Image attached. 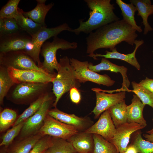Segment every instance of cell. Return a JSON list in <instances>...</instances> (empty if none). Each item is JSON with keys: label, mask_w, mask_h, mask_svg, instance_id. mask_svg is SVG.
Masks as SVG:
<instances>
[{"label": "cell", "mask_w": 153, "mask_h": 153, "mask_svg": "<svg viewBox=\"0 0 153 153\" xmlns=\"http://www.w3.org/2000/svg\"><path fill=\"white\" fill-rule=\"evenodd\" d=\"M136 31L123 20L103 26L89 33L86 38V52L90 55L97 50L109 48L111 51L123 41L133 45L138 36Z\"/></svg>", "instance_id": "6da1fadb"}, {"label": "cell", "mask_w": 153, "mask_h": 153, "mask_svg": "<svg viewBox=\"0 0 153 153\" xmlns=\"http://www.w3.org/2000/svg\"><path fill=\"white\" fill-rule=\"evenodd\" d=\"M89 9V18L86 21L79 20V26L69 31L78 35L81 32L90 33L94 30L120 20L114 12V4L110 0H85Z\"/></svg>", "instance_id": "7a4b0ae2"}, {"label": "cell", "mask_w": 153, "mask_h": 153, "mask_svg": "<svg viewBox=\"0 0 153 153\" xmlns=\"http://www.w3.org/2000/svg\"><path fill=\"white\" fill-rule=\"evenodd\" d=\"M57 73L52 82V90L55 97L53 106L56 107L59 100L64 94L72 88H79L80 83L77 79L75 70L67 56L60 59Z\"/></svg>", "instance_id": "3957f363"}, {"label": "cell", "mask_w": 153, "mask_h": 153, "mask_svg": "<svg viewBox=\"0 0 153 153\" xmlns=\"http://www.w3.org/2000/svg\"><path fill=\"white\" fill-rule=\"evenodd\" d=\"M51 83L15 84L6 97L17 104L31 103L43 94L50 91Z\"/></svg>", "instance_id": "277c9868"}, {"label": "cell", "mask_w": 153, "mask_h": 153, "mask_svg": "<svg viewBox=\"0 0 153 153\" xmlns=\"http://www.w3.org/2000/svg\"><path fill=\"white\" fill-rule=\"evenodd\" d=\"M77 47L76 42H70L57 36L54 37L51 42L46 41L42 45L40 52L44 59L41 68L48 73L56 74L55 70H58L59 65L56 57L58 50L75 49Z\"/></svg>", "instance_id": "5b68a950"}, {"label": "cell", "mask_w": 153, "mask_h": 153, "mask_svg": "<svg viewBox=\"0 0 153 153\" xmlns=\"http://www.w3.org/2000/svg\"><path fill=\"white\" fill-rule=\"evenodd\" d=\"M71 29L66 23L55 27L48 28L46 26H44L31 37V48L29 50L24 52L31 57L37 63L38 67L41 68L42 62L39 56L43 44L50 38L57 36L62 31H69Z\"/></svg>", "instance_id": "8992f818"}, {"label": "cell", "mask_w": 153, "mask_h": 153, "mask_svg": "<svg viewBox=\"0 0 153 153\" xmlns=\"http://www.w3.org/2000/svg\"><path fill=\"white\" fill-rule=\"evenodd\" d=\"M70 63L73 67L77 79L80 83L89 81L107 86L113 85L115 81L106 74L101 75L90 70L88 61H81L72 58Z\"/></svg>", "instance_id": "52a82bcc"}, {"label": "cell", "mask_w": 153, "mask_h": 153, "mask_svg": "<svg viewBox=\"0 0 153 153\" xmlns=\"http://www.w3.org/2000/svg\"><path fill=\"white\" fill-rule=\"evenodd\" d=\"M0 65L18 70H34L46 72L38 67L31 57L22 51L0 53Z\"/></svg>", "instance_id": "ba28073f"}, {"label": "cell", "mask_w": 153, "mask_h": 153, "mask_svg": "<svg viewBox=\"0 0 153 153\" xmlns=\"http://www.w3.org/2000/svg\"><path fill=\"white\" fill-rule=\"evenodd\" d=\"M79 132L74 127L61 122L48 114L38 132L42 136L47 135L67 140Z\"/></svg>", "instance_id": "9c48e42d"}, {"label": "cell", "mask_w": 153, "mask_h": 153, "mask_svg": "<svg viewBox=\"0 0 153 153\" xmlns=\"http://www.w3.org/2000/svg\"><path fill=\"white\" fill-rule=\"evenodd\" d=\"M32 40L31 36L23 31L0 36V53L29 51L31 48Z\"/></svg>", "instance_id": "30bf717a"}, {"label": "cell", "mask_w": 153, "mask_h": 153, "mask_svg": "<svg viewBox=\"0 0 153 153\" xmlns=\"http://www.w3.org/2000/svg\"><path fill=\"white\" fill-rule=\"evenodd\" d=\"M9 74L15 84L52 83L56 74L34 70H21L8 68Z\"/></svg>", "instance_id": "8fae6325"}, {"label": "cell", "mask_w": 153, "mask_h": 153, "mask_svg": "<svg viewBox=\"0 0 153 153\" xmlns=\"http://www.w3.org/2000/svg\"><path fill=\"white\" fill-rule=\"evenodd\" d=\"M53 95L44 101L39 109L24 122L21 131L22 136L27 137L39 131L54 101Z\"/></svg>", "instance_id": "7c38bea8"}, {"label": "cell", "mask_w": 153, "mask_h": 153, "mask_svg": "<svg viewBox=\"0 0 153 153\" xmlns=\"http://www.w3.org/2000/svg\"><path fill=\"white\" fill-rule=\"evenodd\" d=\"M92 90L95 93L96 103L92 111L95 118H97L106 110L122 100L126 97L125 91L115 94H106L100 90V88H94Z\"/></svg>", "instance_id": "4fadbf2b"}, {"label": "cell", "mask_w": 153, "mask_h": 153, "mask_svg": "<svg viewBox=\"0 0 153 153\" xmlns=\"http://www.w3.org/2000/svg\"><path fill=\"white\" fill-rule=\"evenodd\" d=\"M145 127L135 123H126L116 128L113 137L109 141L116 147L119 153H124L132 134L135 132Z\"/></svg>", "instance_id": "5bb4252c"}, {"label": "cell", "mask_w": 153, "mask_h": 153, "mask_svg": "<svg viewBox=\"0 0 153 153\" xmlns=\"http://www.w3.org/2000/svg\"><path fill=\"white\" fill-rule=\"evenodd\" d=\"M116 131V128L109 109L102 113L97 122L84 131L88 133L100 135L109 141L113 137Z\"/></svg>", "instance_id": "9a60e30c"}, {"label": "cell", "mask_w": 153, "mask_h": 153, "mask_svg": "<svg viewBox=\"0 0 153 153\" xmlns=\"http://www.w3.org/2000/svg\"><path fill=\"white\" fill-rule=\"evenodd\" d=\"M48 114L61 122L74 127L79 132L84 131L91 126L90 125L91 122L87 118L78 117L74 114L67 113L56 107L50 109Z\"/></svg>", "instance_id": "2e32d148"}, {"label": "cell", "mask_w": 153, "mask_h": 153, "mask_svg": "<svg viewBox=\"0 0 153 153\" xmlns=\"http://www.w3.org/2000/svg\"><path fill=\"white\" fill-rule=\"evenodd\" d=\"M89 69L95 72H100L102 71H109L116 73H120L123 78L122 87L120 91H128L130 82L128 79L127 72L128 69L123 66H119L114 64L104 58H102L100 63L94 65L91 63H89Z\"/></svg>", "instance_id": "e0dca14e"}, {"label": "cell", "mask_w": 153, "mask_h": 153, "mask_svg": "<svg viewBox=\"0 0 153 153\" xmlns=\"http://www.w3.org/2000/svg\"><path fill=\"white\" fill-rule=\"evenodd\" d=\"M144 43L143 40H135L134 42L135 48L133 52L130 54H124L118 52L115 48L111 51H106V54H94L88 56L92 57L94 60H97V57H102L107 58L114 59L125 61L135 67L138 70H140L141 66L135 57V54L138 48Z\"/></svg>", "instance_id": "ac0fdd59"}, {"label": "cell", "mask_w": 153, "mask_h": 153, "mask_svg": "<svg viewBox=\"0 0 153 153\" xmlns=\"http://www.w3.org/2000/svg\"><path fill=\"white\" fill-rule=\"evenodd\" d=\"M77 153H93L94 141L93 134L84 131L79 132L67 140Z\"/></svg>", "instance_id": "d6986e66"}, {"label": "cell", "mask_w": 153, "mask_h": 153, "mask_svg": "<svg viewBox=\"0 0 153 153\" xmlns=\"http://www.w3.org/2000/svg\"><path fill=\"white\" fill-rule=\"evenodd\" d=\"M131 102V104L127 106V123H135L146 127L147 124L143 115L145 105L135 94L133 95Z\"/></svg>", "instance_id": "ffe728a7"}, {"label": "cell", "mask_w": 153, "mask_h": 153, "mask_svg": "<svg viewBox=\"0 0 153 153\" xmlns=\"http://www.w3.org/2000/svg\"><path fill=\"white\" fill-rule=\"evenodd\" d=\"M130 3H132L136 7L138 11L137 15L141 17L143 21L142 23L144 25L143 34L146 35L149 31L153 30L148 22L149 16L153 14V5H152L150 0H130Z\"/></svg>", "instance_id": "44dd1931"}, {"label": "cell", "mask_w": 153, "mask_h": 153, "mask_svg": "<svg viewBox=\"0 0 153 153\" xmlns=\"http://www.w3.org/2000/svg\"><path fill=\"white\" fill-rule=\"evenodd\" d=\"M37 4L36 7L32 10L28 12L22 10V13L34 22L46 26L45 23L46 16L49 10L54 5L53 3L47 5L45 4L46 0H37Z\"/></svg>", "instance_id": "7402d4cb"}, {"label": "cell", "mask_w": 153, "mask_h": 153, "mask_svg": "<svg viewBox=\"0 0 153 153\" xmlns=\"http://www.w3.org/2000/svg\"><path fill=\"white\" fill-rule=\"evenodd\" d=\"M54 95L53 92L50 91L42 95L31 103L28 107L18 117L13 126L25 121L35 114L39 109L44 101Z\"/></svg>", "instance_id": "603a6c76"}, {"label": "cell", "mask_w": 153, "mask_h": 153, "mask_svg": "<svg viewBox=\"0 0 153 153\" xmlns=\"http://www.w3.org/2000/svg\"><path fill=\"white\" fill-rule=\"evenodd\" d=\"M116 3L121 10L123 20L136 31L139 33L141 32L142 30L141 26L137 24L135 20L134 15L135 12L137 11L135 7L131 3H127L121 0H116Z\"/></svg>", "instance_id": "cb8c5ba5"}, {"label": "cell", "mask_w": 153, "mask_h": 153, "mask_svg": "<svg viewBox=\"0 0 153 153\" xmlns=\"http://www.w3.org/2000/svg\"><path fill=\"white\" fill-rule=\"evenodd\" d=\"M127 106L125 100L124 99L109 109L116 128L127 123Z\"/></svg>", "instance_id": "d4e9b609"}, {"label": "cell", "mask_w": 153, "mask_h": 153, "mask_svg": "<svg viewBox=\"0 0 153 153\" xmlns=\"http://www.w3.org/2000/svg\"><path fill=\"white\" fill-rule=\"evenodd\" d=\"M22 10L19 8V13L15 19L21 30L26 32L31 37L43 27L46 26L37 23L25 16L22 13Z\"/></svg>", "instance_id": "484cf974"}, {"label": "cell", "mask_w": 153, "mask_h": 153, "mask_svg": "<svg viewBox=\"0 0 153 153\" xmlns=\"http://www.w3.org/2000/svg\"><path fill=\"white\" fill-rule=\"evenodd\" d=\"M15 84L10 76L8 68L0 65V103L3 105L4 98Z\"/></svg>", "instance_id": "4316f807"}, {"label": "cell", "mask_w": 153, "mask_h": 153, "mask_svg": "<svg viewBox=\"0 0 153 153\" xmlns=\"http://www.w3.org/2000/svg\"><path fill=\"white\" fill-rule=\"evenodd\" d=\"M46 153H77L71 143L67 140L59 138H52L50 146Z\"/></svg>", "instance_id": "83f0119b"}, {"label": "cell", "mask_w": 153, "mask_h": 153, "mask_svg": "<svg viewBox=\"0 0 153 153\" xmlns=\"http://www.w3.org/2000/svg\"><path fill=\"white\" fill-rule=\"evenodd\" d=\"M42 136L38 132L26 137L14 146L11 153H29Z\"/></svg>", "instance_id": "f1b7e54d"}, {"label": "cell", "mask_w": 153, "mask_h": 153, "mask_svg": "<svg viewBox=\"0 0 153 153\" xmlns=\"http://www.w3.org/2000/svg\"><path fill=\"white\" fill-rule=\"evenodd\" d=\"M130 144L133 145L139 153H153V142L143 139L140 130L132 135Z\"/></svg>", "instance_id": "f546056e"}, {"label": "cell", "mask_w": 153, "mask_h": 153, "mask_svg": "<svg viewBox=\"0 0 153 153\" xmlns=\"http://www.w3.org/2000/svg\"><path fill=\"white\" fill-rule=\"evenodd\" d=\"M94 141L93 153H117L118 151L115 146L101 136L93 134Z\"/></svg>", "instance_id": "4dcf8cb0"}, {"label": "cell", "mask_w": 153, "mask_h": 153, "mask_svg": "<svg viewBox=\"0 0 153 153\" xmlns=\"http://www.w3.org/2000/svg\"><path fill=\"white\" fill-rule=\"evenodd\" d=\"M131 85L133 90L129 91L134 93L143 104L148 105L153 109V93L135 81L132 82Z\"/></svg>", "instance_id": "1f68e13d"}, {"label": "cell", "mask_w": 153, "mask_h": 153, "mask_svg": "<svg viewBox=\"0 0 153 153\" xmlns=\"http://www.w3.org/2000/svg\"><path fill=\"white\" fill-rule=\"evenodd\" d=\"M21 31L14 18H0V36L13 34Z\"/></svg>", "instance_id": "d6a6232c"}, {"label": "cell", "mask_w": 153, "mask_h": 153, "mask_svg": "<svg viewBox=\"0 0 153 153\" xmlns=\"http://www.w3.org/2000/svg\"><path fill=\"white\" fill-rule=\"evenodd\" d=\"M16 112L10 109H4L0 114V131L3 132L13 124L16 121Z\"/></svg>", "instance_id": "836d02e7"}, {"label": "cell", "mask_w": 153, "mask_h": 153, "mask_svg": "<svg viewBox=\"0 0 153 153\" xmlns=\"http://www.w3.org/2000/svg\"><path fill=\"white\" fill-rule=\"evenodd\" d=\"M20 0H10L1 8L0 11V18L16 19L19 13L18 5Z\"/></svg>", "instance_id": "e575fe53"}, {"label": "cell", "mask_w": 153, "mask_h": 153, "mask_svg": "<svg viewBox=\"0 0 153 153\" xmlns=\"http://www.w3.org/2000/svg\"><path fill=\"white\" fill-rule=\"evenodd\" d=\"M25 121L13 126L12 128L7 131L2 137V141L0 144L1 146H7L12 143L21 131Z\"/></svg>", "instance_id": "d590c367"}, {"label": "cell", "mask_w": 153, "mask_h": 153, "mask_svg": "<svg viewBox=\"0 0 153 153\" xmlns=\"http://www.w3.org/2000/svg\"><path fill=\"white\" fill-rule=\"evenodd\" d=\"M52 138L50 136L42 137L35 144L29 153H44L50 146Z\"/></svg>", "instance_id": "8d00e7d4"}, {"label": "cell", "mask_w": 153, "mask_h": 153, "mask_svg": "<svg viewBox=\"0 0 153 153\" xmlns=\"http://www.w3.org/2000/svg\"><path fill=\"white\" fill-rule=\"evenodd\" d=\"M70 95L71 101L74 103H79L81 100L80 93L77 88L74 87L69 91Z\"/></svg>", "instance_id": "74e56055"}, {"label": "cell", "mask_w": 153, "mask_h": 153, "mask_svg": "<svg viewBox=\"0 0 153 153\" xmlns=\"http://www.w3.org/2000/svg\"><path fill=\"white\" fill-rule=\"evenodd\" d=\"M146 89L153 93V79L147 77L139 83Z\"/></svg>", "instance_id": "f35d334b"}, {"label": "cell", "mask_w": 153, "mask_h": 153, "mask_svg": "<svg viewBox=\"0 0 153 153\" xmlns=\"http://www.w3.org/2000/svg\"><path fill=\"white\" fill-rule=\"evenodd\" d=\"M138 152L136 148L133 145H128L124 153H137Z\"/></svg>", "instance_id": "ab89813d"}, {"label": "cell", "mask_w": 153, "mask_h": 153, "mask_svg": "<svg viewBox=\"0 0 153 153\" xmlns=\"http://www.w3.org/2000/svg\"><path fill=\"white\" fill-rule=\"evenodd\" d=\"M143 137L146 139V140L150 142H153V133L151 134H143Z\"/></svg>", "instance_id": "60d3db41"}, {"label": "cell", "mask_w": 153, "mask_h": 153, "mask_svg": "<svg viewBox=\"0 0 153 153\" xmlns=\"http://www.w3.org/2000/svg\"><path fill=\"white\" fill-rule=\"evenodd\" d=\"M152 120H153V117L152 118ZM148 134H151L153 133V127L150 130L146 132Z\"/></svg>", "instance_id": "b9f144b4"}, {"label": "cell", "mask_w": 153, "mask_h": 153, "mask_svg": "<svg viewBox=\"0 0 153 153\" xmlns=\"http://www.w3.org/2000/svg\"><path fill=\"white\" fill-rule=\"evenodd\" d=\"M117 153H119L118 152Z\"/></svg>", "instance_id": "7bdbcfd3"}, {"label": "cell", "mask_w": 153, "mask_h": 153, "mask_svg": "<svg viewBox=\"0 0 153 153\" xmlns=\"http://www.w3.org/2000/svg\"></svg>", "instance_id": "ee69618b"}, {"label": "cell", "mask_w": 153, "mask_h": 153, "mask_svg": "<svg viewBox=\"0 0 153 153\" xmlns=\"http://www.w3.org/2000/svg\"><path fill=\"white\" fill-rule=\"evenodd\" d=\"M46 153V152H45V153Z\"/></svg>", "instance_id": "f6af8a7d"}, {"label": "cell", "mask_w": 153, "mask_h": 153, "mask_svg": "<svg viewBox=\"0 0 153 153\" xmlns=\"http://www.w3.org/2000/svg\"></svg>", "instance_id": "bcb514c9"}]
</instances>
